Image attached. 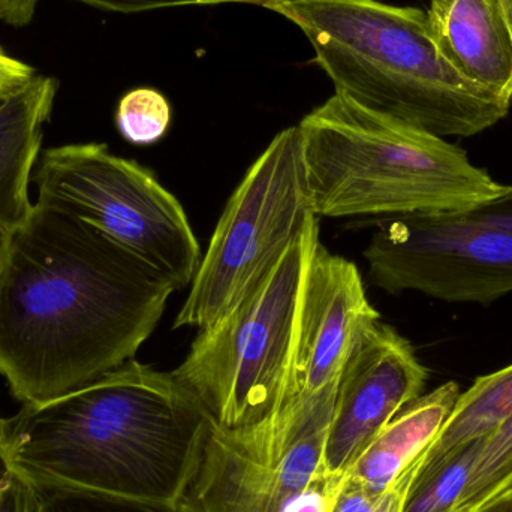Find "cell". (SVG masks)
Instances as JSON below:
<instances>
[{
    "label": "cell",
    "instance_id": "cell-1",
    "mask_svg": "<svg viewBox=\"0 0 512 512\" xmlns=\"http://www.w3.org/2000/svg\"><path fill=\"white\" fill-rule=\"evenodd\" d=\"M177 286L77 216L36 201L0 255V375L39 405L134 360Z\"/></svg>",
    "mask_w": 512,
    "mask_h": 512
},
{
    "label": "cell",
    "instance_id": "cell-2",
    "mask_svg": "<svg viewBox=\"0 0 512 512\" xmlns=\"http://www.w3.org/2000/svg\"><path fill=\"white\" fill-rule=\"evenodd\" d=\"M212 418L174 375L137 360L6 418L0 465L36 490H83L177 508Z\"/></svg>",
    "mask_w": 512,
    "mask_h": 512
},
{
    "label": "cell",
    "instance_id": "cell-3",
    "mask_svg": "<svg viewBox=\"0 0 512 512\" xmlns=\"http://www.w3.org/2000/svg\"><path fill=\"white\" fill-rule=\"evenodd\" d=\"M339 95L436 137H474L511 104L466 80L430 36L427 14L379 0H282Z\"/></svg>",
    "mask_w": 512,
    "mask_h": 512
},
{
    "label": "cell",
    "instance_id": "cell-4",
    "mask_svg": "<svg viewBox=\"0 0 512 512\" xmlns=\"http://www.w3.org/2000/svg\"><path fill=\"white\" fill-rule=\"evenodd\" d=\"M297 126L318 218L444 212L483 203L507 189L459 146L339 93Z\"/></svg>",
    "mask_w": 512,
    "mask_h": 512
},
{
    "label": "cell",
    "instance_id": "cell-5",
    "mask_svg": "<svg viewBox=\"0 0 512 512\" xmlns=\"http://www.w3.org/2000/svg\"><path fill=\"white\" fill-rule=\"evenodd\" d=\"M319 243L313 218L233 309L198 331L173 370L219 426H258L288 402L301 294Z\"/></svg>",
    "mask_w": 512,
    "mask_h": 512
},
{
    "label": "cell",
    "instance_id": "cell-6",
    "mask_svg": "<svg viewBox=\"0 0 512 512\" xmlns=\"http://www.w3.org/2000/svg\"><path fill=\"white\" fill-rule=\"evenodd\" d=\"M318 218L298 126L276 135L231 195L173 327H210L233 309Z\"/></svg>",
    "mask_w": 512,
    "mask_h": 512
},
{
    "label": "cell",
    "instance_id": "cell-7",
    "mask_svg": "<svg viewBox=\"0 0 512 512\" xmlns=\"http://www.w3.org/2000/svg\"><path fill=\"white\" fill-rule=\"evenodd\" d=\"M38 201L77 216L167 274L191 285L200 245L182 204L147 168L113 155L105 144H66L39 155Z\"/></svg>",
    "mask_w": 512,
    "mask_h": 512
},
{
    "label": "cell",
    "instance_id": "cell-8",
    "mask_svg": "<svg viewBox=\"0 0 512 512\" xmlns=\"http://www.w3.org/2000/svg\"><path fill=\"white\" fill-rule=\"evenodd\" d=\"M364 258L390 294L493 303L512 292V185L463 209L382 219Z\"/></svg>",
    "mask_w": 512,
    "mask_h": 512
},
{
    "label": "cell",
    "instance_id": "cell-9",
    "mask_svg": "<svg viewBox=\"0 0 512 512\" xmlns=\"http://www.w3.org/2000/svg\"><path fill=\"white\" fill-rule=\"evenodd\" d=\"M337 382L292 397L258 426L230 430L212 420L200 469L177 511L285 512L321 466Z\"/></svg>",
    "mask_w": 512,
    "mask_h": 512
},
{
    "label": "cell",
    "instance_id": "cell-10",
    "mask_svg": "<svg viewBox=\"0 0 512 512\" xmlns=\"http://www.w3.org/2000/svg\"><path fill=\"white\" fill-rule=\"evenodd\" d=\"M429 370L409 340L378 321L352 349L337 382L322 451V475L340 484L358 457L409 403L423 396Z\"/></svg>",
    "mask_w": 512,
    "mask_h": 512
},
{
    "label": "cell",
    "instance_id": "cell-11",
    "mask_svg": "<svg viewBox=\"0 0 512 512\" xmlns=\"http://www.w3.org/2000/svg\"><path fill=\"white\" fill-rule=\"evenodd\" d=\"M379 316L357 265L319 243L301 294L289 399L336 384L352 349Z\"/></svg>",
    "mask_w": 512,
    "mask_h": 512
},
{
    "label": "cell",
    "instance_id": "cell-12",
    "mask_svg": "<svg viewBox=\"0 0 512 512\" xmlns=\"http://www.w3.org/2000/svg\"><path fill=\"white\" fill-rule=\"evenodd\" d=\"M430 36L466 80L512 104V35L499 0H430Z\"/></svg>",
    "mask_w": 512,
    "mask_h": 512
},
{
    "label": "cell",
    "instance_id": "cell-13",
    "mask_svg": "<svg viewBox=\"0 0 512 512\" xmlns=\"http://www.w3.org/2000/svg\"><path fill=\"white\" fill-rule=\"evenodd\" d=\"M56 95L54 78L35 75L0 96V255L32 212L29 183Z\"/></svg>",
    "mask_w": 512,
    "mask_h": 512
},
{
    "label": "cell",
    "instance_id": "cell-14",
    "mask_svg": "<svg viewBox=\"0 0 512 512\" xmlns=\"http://www.w3.org/2000/svg\"><path fill=\"white\" fill-rule=\"evenodd\" d=\"M459 396V385L450 381L409 403L379 432L346 475L369 489L390 486L426 453Z\"/></svg>",
    "mask_w": 512,
    "mask_h": 512
},
{
    "label": "cell",
    "instance_id": "cell-15",
    "mask_svg": "<svg viewBox=\"0 0 512 512\" xmlns=\"http://www.w3.org/2000/svg\"><path fill=\"white\" fill-rule=\"evenodd\" d=\"M483 442L484 439L472 442L433 465H421L403 512H456L477 466Z\"/></svg>",
    "mask_w": 512,
    "mask_h": 512
},
{
    "label": "cell",
    "instance_id": "cell-16",
    "mask_svg": "<svg viewBox=\"0 0 512 512\" xmlns=\"http://www.w3.org/2000/svg\"><path fill=\"white\" fill-rule=\"evenodd\" d=\"M504 372L507 378L504 418L495 432L484 439L477 466L456 512L475 510L512 484V364L504 367Z\"/></svg>",
    "mask_w": 512,
    "mask_h": 512
},
{
    "label": "cell",
    "instance_id": "cell-17",
    "mask_svg": "<svg viewBox=\"0 0 512 512\" xmlns=\"http://www.w3.org/2000/svg\"><path fill=\"white\" fill-rule=\"evenodd\" d=\"M173 119L170 102L161 92L149 87L131 90L120 99L116 123L129 143L149 146L167 134Z\"/></svg>",
    "mask_w": 512,
    "mask_h": 512
},
{
    "label": "cell",
    "instance_id": "cell-18",
    "mask_svg": "<svg viewBox=\"0 0 512 512\" xmlns=\"http://www.w3.org/2000/svg\"><path fill=\"white\" fill-rule=\"evenodd\" d=\"M424 454L382 490L369 489L345 475L337 487L331 512H403L409 489L423 465Z\"/></svg>",
    "mask_w": 512,
    "mask_h": 512
},
{
    "label": "cell",
    "instance_id": "cell-19",
    "mask_svg": "<svg viewBox=\"0 0 512 512\" xmlns=\"http://www.w3.org/2000/svg\"><path fill=\"white\" fill-rule=\"evenodd\" d=\"M42 512H179L177 508L83 490H38Z\"/></svg>",
    "mask_w": 512,
    "mask_h": 512
},
{
    "label": "cell",
    "instance_id": "cell-20",
    "mask_svg": "<svg viewBox=\"0 0 512 512\" xmlns=\"http://www.w3.org/2000/svg\"><path fill=\"white\" fill-rule=\"evenodd\" d=\"M77 2L101 9V11L138 14V12L176 8V6L219 5V3H243V5H258L267 9L268 6L282 2V0H77Z\"/></svg>",
    "mask_w": 512,
    "mask_h": 512
},
{
    "label": "cell",
    "instance_id": "cell-21",
    "mask_svg": "<svg viewBox=\"0 0 512 512\" xmlns=\"http://www.w3.org/2000/svg\"><path fill=\"white\" fill-rule=\"evenodd\" d=\"M0 512H41L38 490L14 474L3 471L0 477Z\"/></svg>",
    "mask_w": 512,
    "mask_h": 512
},
{
    "label": "cell",
    "instance_id": "cell-22",
    "mask_svg": "<svg viewBox=\"0 0 512 512\" xmlns=\"http://www.w3.org/2000/svg\"><path fill=\"white\" fill-rule=\"evenodd\" d=\"M337 487L339 484L328 480L318 469L313 480L295 496L285 512H331Z\"/></svg>",
    "mask_w": 512,
    "mask_h": 512
},
{
    "label": "cell",
    "instance_id": "cell-23",
    "mask_svg": "<svg viewBox=\"0 0 512 512\" xmlns=\"http://www.w3.org/2000/svg\"><path fill=\"white\" fill-rule=\"evenodd\" d=\"M32 66L8 56L0 47V96L18 89L35 77Z\"/></svg>",
    "mask_w": 512,
    "mask_h": 512
},
{
    "label": "cell",
    "instance_id": "cell-24",
    "mask_svg": "<svg viewBox=\"0 0 512 512\" xmlns=\"http://www.w3.org/2000/svg\"><path fill=\"white\" fill-rule=\"evenodd\" d=\"M39 0H0V21L11 26H26L32 21Z\"/></svg>",
    "mask_w": 512,
    "mask_h": 512
},
{
    "label": "cell",
    "instance_id": "cell-25",
    "mask_svg": "<svg viewBox=\"0 0 512 512\" xmlns=\"http://www.w3.org/2000/svg\"><path fill=\"white\" fill-rule=\"evenodd\" d=\"M469 512H512V484L480 507Z\"/></svg>",
    "mask_w": 512,
    "mask_h": 512
},
{
    "label": "cell",
    "instance_id": "cell-26",
    "mask_svg": "<svg viewBox=\"0 0 512 512\" xmlns=\"http://www.w3.org/2000/svg\"><path fill=\"white\" fill-rule=\"evenodd\" d=\"M504 11L505 18H507L508 27H510L512 35V0H499Z\"/></svg>",
    "mask_w": 512,
    "mask_h": 512
},
{
    "label": "cell",
    "instance_id": "cell-27",
    "mask_svg": "<svg viewBox=\"0 0 512 512\" xmlns=\"http://www.w3.org/2000/svg\"><path fill=\"white\" fill-rule=\"evenodd\" d=\"M3 430H5V418H0V445L3 441Z\"/></svg>",
    "mask_w": 512,
    "mask_h": 512
},
{
    "label": "cell",
    "instance_id": "cell-28",
    "mask_svg": "<svg viewBox=\"0 0 512 512\" xmlns=\"http://www.w3.org/2000/svg\"><path fill=\"white\" fill-rule=\"evenodd\" d=\"M41 512H42V504H41Z\"/></svg>",
    "mask_w": 512,
    "mask_h": 512
}]
</instances>
